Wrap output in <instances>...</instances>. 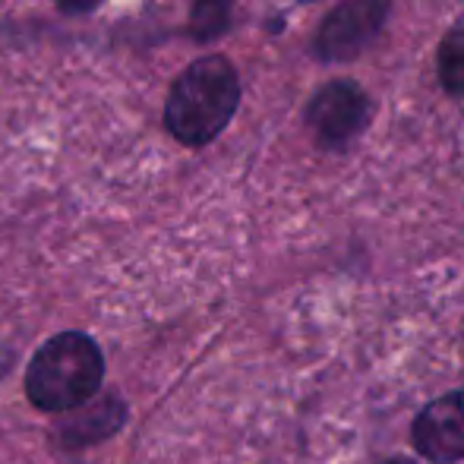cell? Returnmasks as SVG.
<instances>
[{"label": "cell", "mask_w": 464, "mask_h": 464, "mask_svg": "<svg viewBox=\"0 0 464 464\" xmlns=\"http://www.w3.org/2000/svg\"><path fill=\"white\" fill-rule=\"evenodd\" d=\"M237 104V70L218 54L199 57L174 80L168 92L165 127L180 146H206L231 123Z\"/></svg>", "instance_id": "1"}, {"label": "cell", "mask_w": 464, "mask_h": 464, "mask_svg": "<svg viewBox=\"0 0 464 464\" xmlns=\"http://www.w3.org/2000/svg\"><path fill=\"white\" fill-rule=\"evenodd\" d=\"M104 354L86 332L48 338L25 370V395L44 414H67L102 392Z\"/></svg>", "instance_id": "2"}, {"label": "cell", "mask_w": 464, "mask_h": 464, "mask_svg": "<svg viewBox=\"0 0 464 464\" xmlns=\"http://www.w3.org/2000/svg\"><path fill=\"white\" fill-rule=\"evenodd\" d=\"M411 442L430 464L464 461V385L423 404L411 423Z\"/></svg>", "instance_id": "3"}, {"label": "cell", "mask_w": 464, "mask_h": 464, "mask_svg": "<svg viewBox=\"0 0 464 464\" xmlns=\"http://www.w3.org/2000/svg\"><path fill=\"white\" fill-rule=\"evenodd\" d=\"M385 0H344L323 19L316 32V54L325 61H351L367 51L385 23Z\"/></svg>", "instance_id": "4"}, {"label": "cell", "mask_w": 464, "mask_h": 464, "mask_svg": "<svg viewBox=\"0 0 464 464\" xmlns=\"http://www.w3.org/2000/svg\"><path fill=\"white\" fill-rule=\"evenodd\" d=\"M370 121V98L354 82H329L319 89L316 98L306 108V123L325 142L342 146L351 136H357Z\"/></svg>", "instance_id": "5"}, {"label": "cell", "mask_w": 464, "mask_h": 464, "mask_svg": "<svg viewBox=\"0 0 464 464\" xmlns=\"http://www.w3.org/2000/svg\"><path fill=\"white\" fill-rule=\"evenodd\" d=\"M67 420L61 423V440L63 446H92V442H102L108 440L111 433H117V430L123 427V417H127V408H123L121 398L114 395H95L89 398L86 404H80V408L67 411Z\"/></svg>", "instance_id": "6"}, {"label": "cell", "mask_w": 464, "mask_h": 464, "mask_svg": "<svg viewBox=\"0 0 464 464\" xmlns=\"http://www.w3.org/2000/svg\"><path fill=\"white\" fill-rule=\"evenodd\" d=\"M436 61H440V80L446 86V92L461 95L464 92V16L446 32Z\"/></svg>", "instance_id": "7"}, {"label": "cell", "mask_w": 464, "mask_h": 464, "mask_svg": "<svg viewBox=\"0 0 464 464\" xmlns=\"http://www.w3.org/2000/svg\"><path fill=\"white\" fill-rule=\"evenodd\" d=\"M231 0H196L193 10V35L196 38H212L225 29Z\"/></svg>", "instance_id": "8"}, {"label": "cell", "mask_w": 464, "mask_h": 464, "mask_svg": "<svg viewBox=\"0 0 464 464\" xmlns=\"http://www.w3.org/2000/svg\"><path fill=\"white\" fill-rule=\"evenodd\" d=\"M57 6H61L63 13H89V10H95L98 6V0H57Z\"/></svg>", "instance_id": "9"}, {"label": "cell", "mask_w": 464, "mask_h": 464, "mask_svg": "<svg viewBox=\"0 0 464 464\" xmlns=\"http://www.w3.org/2000/svg\"><path fill=\"white\" fill-rule=\"evenodd\" d=\"M382 464H417V461H411V459H389V461H382Z\"/></svg>", "instance_id": "10"}]
</instances>
